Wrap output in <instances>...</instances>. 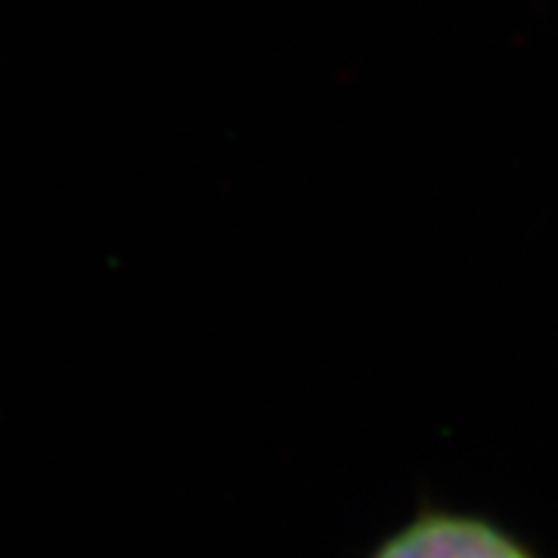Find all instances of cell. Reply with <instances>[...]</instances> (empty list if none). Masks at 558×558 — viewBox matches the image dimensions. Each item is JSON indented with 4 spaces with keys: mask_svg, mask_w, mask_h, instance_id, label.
Returning a JSON list of instances; mask_svg holds the SVG:
<instances>
[{
    "mask_svg": "<svg viewBox=\"0 0 558 558\" xmlns=\"http://www.w3.org/2000/svg\"><path fill=\"white\" fill-rule=\"evenodd\" d=\"M366 558H539V553L519 531L490 515L422 506L385 534Z\"/></svg>",
    "mask_w": 558,
    "mask_h": 558,
    "instance_id": "1",
    "label": "cell"
}]
</instances>
